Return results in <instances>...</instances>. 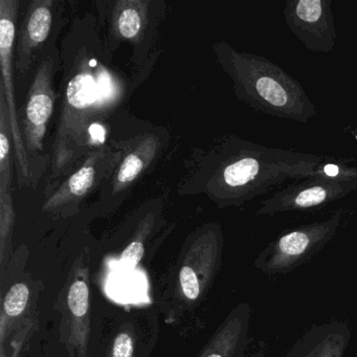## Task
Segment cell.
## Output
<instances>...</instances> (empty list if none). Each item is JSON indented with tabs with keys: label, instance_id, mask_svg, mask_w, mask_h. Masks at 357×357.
Instances as JSON below:
<instances>
[{
	"label": "cell",
	"instance_id": "cell-16",
	"mask_svg": "<svg viewBox=\"0 0 357 357\" xmlns=\"http://www.w3.org/2000/svg\"><path fill=\"white\" fill-rule=\"evenodd\" d=\"M104 158V150L93 152L85 164L72 175L57 192L45 202V211H56L72 202H78L95 185L98 177V165Z\"/></svg>",
	"mask_w": 357,
	"mask_h": 357
},
{
	"label": "cell",
	"instance_id": "cell-11",
	"mask_svg": "<svg viewBox=\"0 0 357 357\" xmlns=\"http://www.w3.org/2000/svg\"><path fill=\"white\" fill-rule=\"evenodd\" d=\"M106 336L95 357H148L158 337V324L151 314L123 313Z\"/></svg>",
	"mask_w": 357,
	"mask_h": 357
},
{
	"label": "cell",
	"instance_id": "cell-14",
	"mask_svg": "<svg viewBox=\"0 0 357 357\" xmlns=\"http://www.w3.org/2000/svg\"><path fill=\"white\" fill-rule=\"evenodd\" d=\"M252 307H234L195 357H246L250 342Z\"/></svg>",
	"mask_w": 357,
	"mask_h": 357
},
{
	"label": "cell",
	"instance_id": "cell-2",
	"mask_svg": "<svg viewBox=\"0 0 357 357\" xmlns=\"http://www.w3.org/2000/svg\"><path fill=\"white\" fill-rule=\"evenodd\" d=\"M215 54L240 101L273 118L307 124L317 108L300 82L267 58L216 43Z\"/></svg>",
	"mask_w": 357,
	"mask_h": 357
},
{
	"label": "cell",
	"instance_id": "cell-15",
	"mask_svg": "<svg viewBox=\"0 0 357 357\" xmlns=\"http://www.w3.org/2000/svg\"><path fill=\"white\" fill-rule=\"evenodd\" d=\"M53 5L51 0H36L30 3L17 43V68L20 75L28 72L33 55L51 33Z\"/></svg>",
	"mask_w": 357,
	"mask_h": 357
},
{
	"label": "cell",
	"instance_id": "cell-19",
	"mask_svg": "<svg viewBox=\"0 0 357 357\" xmlns=\"http://www.w3.org/2000/svg\"><path fill=\"white\" fill-rule=\"evenodd\" d=\"M30 300V288L26 282H16L8 289L3 300V317L17 319L22 317Z\"/></svg>",
	"mask_w": 357,
	"mask_h": 357
},
{
	"label": "cell",
	"instance_id": "cell-5",
	"mask_svg": "<svg viewBox=\"0 0 357 357\" xmlns=\"http://www.w3.org/2000/svg\"><path fill=\"white\" fill-rule=\"evenodd\" d=\"M351 214L350 210L338 208L327 219L287 229L259 252L255 267L271 277L291 273L321 252Z\"/></svg>",
	"mask_w": 357,
	"mask_h": 357
},
{
	"label": "cell",
	"instance_id": "cell-7",
	"mask_svg": "<svg viewBox=\"0 0 357 357\" xmlns=\"http://www.w3.org/2000/svg\"><path fill=\"white\" fill-rule=\"evenodd\" d=\"M18 7H20V3L16 0H0V68H1L0 89L5 93L6 103L9 112L10 128H11L14 152H15L16 165L22 178L28 181L29 173H30L29 155L24 137H22V127L18 122L15 93H14V45H15Z\"/></svg>",
	"mask_w": 357,
	"mask_h": 357
},
{
	"label": "cell",
	"instance_id": "cell-21",
	"mask_svg": "<svg viewBox=\"0 0 357 357\" xmlns=\"http://www.w3.org/2000/svg\"><path fill=\"white\" fill-rule=\"evenodd\" d=\"M267 356V349L264 344H260V348L258 350L252 352V354H248L246 357H266Z\"/></svg>",
	"mask_w": 357,
	"mask_h": 357
},
{
	"label": "cell",
	"instance_id": "cell-8",
	"mask_svg": "<svg viewBox=\"0 0 357 357\" xmlns=\"http://www.w3.org/2000/svg\"><path fill=\"white\" fill-rule=\"evenodd\" d=\"M62 332L72 357H87L91 334L89 268L84 257L75 261L64 298Z\"/></svg>",
	"mask_w": 357,
	"mask_h": 357
},
{
	"label": "cell",
	"instance_id": "cell-12",
	"mask_svg": "<svg viewBox=\"0 0 357 357\" xmlns=\"http://www.w3.org/2000/svg\"><path fill=\"white\" fill-rule=\"evenodd\" d=\"M12 142L9 112L5 93L0 89V256L1 264L11 248L12 233L15 222L12 198Z\"/></svg>",
	"mask_w": 357,
	"mask_h": 357
},
{
	"label": "cell",
	"instance_id": "cell-9",
	"mask_svg": "<svg viewBox=\"0 0 357 357\" xmlns=\"http://www.w3.org/2000/svg\"><path fill=\"white\" fill-rule=\"evenodd\" d=\"M283 16L290 32L306 49L317 53L333 51L337 34L330 0H287Z\"/></svg>",
	"mask_w": 357,
	"mask_h": 357
},
{
	"label": "cell",
	"instance_id": "cell-6",
	"mask_svg": "<svg viewBox=\"0 0 357 357\" xmlns=\"http://www.w3.org/2000/svg\"><path fill=\"white\" fill-rule=\"evenodd\" d=\"M89 62L77 68L70 79L64 95L61 118L58 124L57 135L53 148L52 177H58L66 172L86 146V131L93 105L95 103V79Z\"/></svg>",
	"mask_w": 357,
	"mask_h": 357
},
{
	"label": "cell",
	"instance_id": "cell-1",
	"mask_svg": "<svg viewBox=\"0 0 357 357\" xmlns=\"http://www.w3.org/2000/svg\"><path fill=\"white\" fill-rule=\"evenodd\" d=\"M329 158L231 137L219 150L208 188L219 206H240L286 181L317 174Z\"/></svg>",
	"mask_w": 357,
	"mask_h": 357
},
{
	"label": "cell",
	"instance_id": "cell-4",
	"mask_svg": "<svg viewBox=\"0 0 357 357\" xmlns=\"http://www.w3.org/2000/svg\"><path fill=\"white\" fill-rule=\"evenodd\" d=\"M357 191V160L329 158L319 172L263 200L258 216H275L282 213L315 212Z\"/></svg>",
	"mask_w": 357,
	"mask_h": 357
},
{
	"label": "cell",
	"instance_id": "cell-10",
	"mask_svg": "<svg viewBox=\"0 0 357 357\" xmlns=\"http://www.w3.org/2000/svg\"><path fill=\"white\" fill-rule=\"evenodd\" d=\"M53 80L54 59L49 56L37 68L24 106L22 137L28 155H34L43 150L47 125L53 116L55 106Z\"/></svg>",
	"mask_w": 357,
	"mask_h": 357
},
{
	"label": "cell",
	"instance_id": "cell-3",
	"mask_svg": "<svg viewBox=\"0 0 357 357\" xmlns=\"http://www.w3.org/2000/svg\"><path fill=\"white\" fill-rule=\"evenodd\" d=\"M222 255V231L217 223L198 229L185 241L158 298L167 324L181 323L202 306L220 271Z\"/></svg>",
	"mask_w": 357,
	"mask_h": 357
},
{
	"label": "cell",
	"instance_id": "cell-18",
	"mask_svg": "<svg viewBox=\"0 0 357 357\" xmlns=\"http://www.w3.org/2000/svg\"><path fill=\"white\" fill-rule=\"evenodd\" d=\"M147 22V3L126 0L116 3L112 16V26L116 36L135 41L142 36Z\"/></svg>",
	"mask_w": 357,
	"mask_h": 357
},
{
	"label": "cell",
	"instance_id": "cell-17",
	"mask_svg": "<svg viewBox=\"0 0 357 357\" xmlns=\"http://www.w3.org/2000/svg\"><path fill=\"white\" fill-rule=\"evenodd\" d=\"M160 148V141L154 135L146 137L131 153L126 156L114 181V192L121 191L137 181V177L149 166Z\"/></svg>",
	"mask_w": 357,
	"mask_h": 357
},
{
	"label": "cell",
	"instance_id": "cell-13",
	"mask_svg": "<svg viewBox=\"0 0 357 357\" xmlns=\"http://www.w3.org/2000/svg\"><path fill=\"white\" fill-rule=\"evenodd\" d=\"M352 337L348 321L332 319L311 325L285 357H344Z\"/></svg>",
	"mask_w": 357,
	"mask_h": 357
},
{
	"label": "cell",
	"instance_id": "cell-20",
	"mask_svg": "<svg viewBox=\"0 0 357 357\" xmlns=\"http://www.w3.org/2000/svg\"><path fill=\"white\" fill-rule=\"evenodd\" d=\"M152 229L151 223L144 222L143 227H139L137 233L135 234V239L131 240L126 248L123 250L119 258V263L121 265L133 268L137 266L144 255H145V241Z\"/></svg>",
	"mask_w": 357,
	"mask_h": 357
}]
</instances>
